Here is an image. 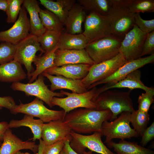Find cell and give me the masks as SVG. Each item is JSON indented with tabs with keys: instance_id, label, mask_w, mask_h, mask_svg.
<instances>
[{
	"instance_id": "obj_2",
	"label": "cell",
	"mask_w": 154,
	"mask_h": 154,
	"mask_svg": "<svg viewBox=\"0 0 154 154\" xmlns=\"http://www.w3.org/2000/svg\"><path fill=\"white\" fill-rule=\"evenodd\" d=\"M131 90L123 91L110 89L99 94L94 99L97 110H109L112 114L110 120L113 121L123 112H131L135 110L130 96Z\"/></svg>"
},
{
	"instance_id": "obj_16",
	"label": "cell",
	"mask_w": 154,
	"mask_h": 154,
	"mask_svg": "<svg viewBox=\"0 0 154 154\" xmlns=\"http://www.w3.org/2000/svg\"><path fill=\"white\" fill-rule=\"evenodd\" d=\"M71 130L64 123L63 120H53L44 123L41 138L45 145H49L65 139H70V133Z\"/></svg>"
},
{
	"instance_id": "obj_50",
	"label": "cell",
	"mask_w": 154,
	"mask_h": 154,
	"mask_svg": "<svg viewBox=\"0 0 154 154\" xmlns=\"http://www.w3.org/2000/svg\"><path fill=\"white\" fill-rule=\"evenodd\" d=\"M1 141H0V146H1Z\"/></svg>"
},
{
	"instance_id": "obj_8",
	"label": "cell",
	"mask_w": 154,
	"mask_h": 154,
	"mask_svg": "<svg viewBox=\"0 0 154 154\" xmlns=\"http://www.w3.org/2000/svg\"><path fill=\"white\" fill-rule=\"evenodd\" d=\"M14 60L24 65L27 71V75L30 79L31 74L35 70L32 65L38 51L44 52L38 42L37 37L29 34L25 38L16 44Z\"/></svg>"
},
{
	"instance_id": "obj_4",
	"label": "cell",
	"mask_w": 154,
	"mask_h": 154,
	"mask_svg": "<svg viewBox=\"0 0 154 154\" xmlns=\"http://www.w3.org/2000/svg\"><path fill=\"white\" fill-rule=\"evenodd\" d=\"M102 87H95L82 93H70L61 90L60 92L66 97H54L52 100V104L53 106H57L62 108L66 114L78 108L96 109V106L94 100L102 92Z\"/></svg>"
},
{
	"instance_id": "obj_13",
	"label": "cell",
	"mask_w": 154,
	"mask_h": 154,
	"mask_svg": "<svg viewBox=\"0 0 154 154\" xmlns=\"http://www.w3.org/2000/svg\"><path fill=\"white\" fill-rule=\"evenodd\" d=\"M147 34L135 25L125 35L121 42L120 52L122 53L127 61L141 57Z\"/></svg>"
},
{
	"instance_id": "obj_18",
	"label": "cell",
	"mask_w": 154,
	"mask_h": 154,
	"mask_svg": "<svg viewBox=\"0 0 154 154\" xmlns=\"http://www.w3.org/2000/svg\"><path fill=\"white\" fill-rule=\"evenodd\" d=\"M55 54L54 66L59 67L68 64H81L92 65L95 64L85 49L69 50L57 49Z\"/></svg>"
},
{
	"instance_id": "obj_31",
	"label": "cell",
	"mask_w": 154,
	"mask_h": 154,
	"mask_svg": "<svg viewBox=\"0 0 154 154\" xmlns=\"http://www.w3.org/2000/svg\"><path fill=\"white\" fill-rule=\"evenodd\" d=\"M39 15L42 23L46 30L63 32L64 25L53 13L47 9H41Z\"/></svg>"
},
{
	"instance_id": "obj_37",
	"label": "cell",
	"mask_w": 154,
	"mask_h": 154,
	"mask_svg": "<svg viewBox=\"0 0 154 154\" xmlns=\"http://www.w3.org/2000/svg\"><path fill=\"white\" fill-rule=\"evenodd\" d=\"M154 90L145 92L139 95L138 99V110L148 112L151 104L154 102Z\"/></svg>"
},
{
	"instance_id": "obj_34",
	"label": "cell",
	"mask_w": 154,
	"mask_h": 154,
	"mask_svg": "<svg viewBox=\"0 0 154 154\" xmlns=\"http://www.w3.org/2000/svg\"><path fill=\"white\" fill-rule=\"evenodd\" d=\"M7 0V6L5 12L7 16V22L8 23H15L17 19L24 0Z\"/></svg>"
},
{
	"instance_id": "obj_20",
	"label": "cell",
	"mask_w": 154,
	"mask_h": 154,
	"mask_svg": "<svg viewBox=\"0 0 154 154\" xmlns=\"http://www.w3.org/2000/svg\"><path fill=\"white\" fill-rule=\"evenodd\" d=\"M51 83L50 90L53 92L56 90L66 89L73 93H82L87 91L82 84L81 80H75L67 78L60 75L55 76L44 72L42 74Z\"/></svg>"
},
{
	"instance_id": "obj_19",
	"label": "cell",
	"mask_w": 154,
	"mask_h": 154,
	"mask_svg": "<svg viewBox=\"0 0 154 154\" xmlns=\"http://www.w3.org/2000/svg\"><path fill=\"white\" fill-rule=\"evenodd\" d=\"M91 66L83 64H68L59 67L54 66L44 72L51 75H60L67 78L82 80L87 75Z\"/></svg>"
},
{
	"instance_id": "obj_23",
	"label": "cell",
	"mask_w": 154,
	"mask_h": 154,
	"mask_svg": "<svg viewBox=\"0 0 154 154\" xmlns=\"http://www.w3.org/2000/svg\"><path fill=\"white\" fill-rule=\"evenodd\" d=\"M27 74L21 64L15 60L0 65V81L17 82L25 79Z\"/></svg>"
},
{
	"instance_id": "obj_22",
	"label": "cell",
	"mask_w": 154,
	"mask_h": 154,
	"mask_svg": "<svg viewBox=\"0 0 154 154\" xmlns=\"http://www.w3.org/2000/svg\"><path fill=\"white\" fill-rule=\"evenodd\" d=\"M39 3L36 0H24L23 4L30 16V34L37 37L42 35L46 31L39 17L41 8Z\"/></svg>"
},
{
	"instance_id": "obj_6",
	"label": "cell",
	"mask_w": 154,
	"mask_h": 154,
	"mask_svg": "<svg viewBox=\"0 0 154 154\" xmlns=\"http://www.w3.org/2000/svg\"><path fill=\"white\" fill-rule=\"evenodd\" d=\"M130 112H123L113 121L106 120L102 125V135L106 137L105 142L106 143L114 139L121 140L137 138L139 135L130 126Z\"/></svg>"
},
{
	"instance_id": "obj_33",
	"label": "cell",
	"mask_w": 154,
	"mask_h": 154,
	"mask_svg": "<svg viewBox=\"0 0 154 154\" xmlns=\"http://www.w3.org/2000/svg\"><path fill=\"white\" fill-rule=\"evenodd\" d=\"M148 112H144L138 109L131 113L130 123L133 129L139 136H141L147 127L150 120Z\"/></svg>"
},
{
	"instance_id": "obj_5",
	"label": "cell",
	"mask_w": 154,
	"mask_h": 154,
	"mask_svg": "<svg viewBox=\"0 0 154 154\" xmlns=\"http://www.w3.org/2000/svg\"><path fill=\"white\" fill-rule=\"evenodd\" d=\"M123 39L112 34L88 44L85 49L94 63H98L116 56Z\"/></svg>"
},
{
	"instance_id": "obj_43",
	"label": "cell",
	"mask_w": 154,
	"mask_h": 154,
	"mask_svg": "<svg viewBox=\"0 0 154 154\" xmlns=\"http://www.w3.org/2000/svg\"><path fill=\"white\" fill-rule=\"evenodd\" d=\"M70 139H67L64 142V145L63 149L66 154H79L75 151L70 145ZM83 154H92V151H89L88 152L85 151Z\"/></svg>"
},
{
	"instance_id": "obj_7",
	"label": "cell",
	"mask_w": 154,
	"mask_h": 154,
	"mask_svg": "<svg viewBox=\"0 0 154 154\" xmlns=\"http://www.w3.org/2000/svg\"><path fill=\"white\" fill-rule=\"evenodd\" d=\"M127 60L120 52L114 57L91 65L86 76L81 80L88 90L92 84L102 80L114 73Z\"/></svg>"
},
{
	"instance_id": "obj_45",
	"label": "cell",
	"mask_w": 154,
	"mask_h": 154,
	"mask_svg": "<svg viewBox=\"0 0 154 154\" xmlns=\"http://www.w3.org/2000/svg\"><path fill=\"white\" fill-rule=\"evenodd\" d=\"M7 0H0V10L5 12L7 7Z\"/></svg>"
},
{
	"instance_id": "obj_10",
	"label": "cell",
	"mask_w": 154,
	"mask_h": 154,
	"mask_svg": "<svg viewBox=\"0 0 154 154\" xmlns=\"http://www.w3.org/2000/svg\"><path fill=\"white\" fill-rule=\"evenodd\" d=\"M10 111L13 114L21 113L38 117L44 123L58 119L63 121L66 114L63 110L57 111L48 108L42 101L37 98L28 103L16 105Z\"/></svg>"
},
{
	"instance_id": "obj_41",
	"label": "cell",
	"mask_w": 154,
	"mask_h": 154,
	"mask_svg": "<svg viewBox=\"0 0 154 154\" xmlns=\"http://www.w3.org/2000/svg\"><path fill=\"white\" fill-rule=\"evenodd\" d=\"M140 141L141 145L145 147L154 138V122L153 121L151 124L147 127L141 136Z\"/></svg>"
},
{
	"instance_id": "obj_26",
	"label": "cell",
	"mask_w": 154,
	"mask_h": 154,
	"mask_svg": "<svg viewBox=\"0 0 154 154\" xmlns=\"http://www.w3.org/2000/svg\"><path fill=\"white\" fill-rule=\"evenodd\" d=\"M109 148H113L117 154H154V151L135 142L121 140L118 143L112 141L106 143Z\"/></svg>"
},
{
	"instance_id": "obj_9",
	"label": "cell",
	"mask_w": 154,
	"mask_h": 154,
	"mask_svg": "<svg viewBox=\"0 0 154 154\" xmlns=\"http://www.w3.org/2000/svg\"><path fill=\"white\" fill-rule=\"evenodd\" d=\"M70 145L79 154H83L86 148L101 154H117L110 151L102 142V133L95 132L92 135H85L71 130L70 133Z\"/></svg>"
},
{
	"instance_id": "obj_35",
	"label": "cell",
	"mask_w": 154,
	"mask_h": 154,
	"mask_svg": "<svg viewBox=\"0 0 154 154\" xmlns=\"http://www.w3.org/2000/svg\"><path fill=\"white\" fill-rule=\"evenodd\" d=\"M131 12L133 13L154 12V0H133L129 7Z\"/></svg>"
},
{
	"instance_id": "obj_40",
	"label": "cell",
	"mask_w": 154,
	"mask_h": 154,
	"mask_svg": "<svg viewBox=\"0 0 154 154\" xmlns=\"http://www.w3.org/2000/svg\"><path fill=\"white\" fill-rule=\"evenodd\" d=\"M67 139H68L58 141L49 145H45L43 154H59L63 148L64 142Z\"/></svg>"
},
{
	"instance_id": "obj_42",
	"label": "cell",
	"mask_w": 154,
	"mask_h": 154,
	"mask_svg": "<svg viewBox=\"0 0 154 154\" xmlns=\"http://www.w3.org/2000/svg\"><path fill=\"white\" fill-rule=\"evenodd\" d=\"M13 98L10 96L0 97V106L6 108L10 111L16 105Z\"/></svg>"
},
{
	"instance_id": "obj_21",
	"label": "cell",
	"mask_w": 154,
	"mask_h": 154,
	"mask_svg": "<svg viewBox=\"0 0 154 154\" xmlns=\"http://www.w3.org/2000/svg\"><path fill=\"white\" fill-rule=\"evenodd\" d=\"M86 16L83 7L76 3L69 11L66 19L65 32L74 35L82 33V25Z\"/></svg>"
},
{
	"instance_id": "obj_3",
	"label": "cell",
	"mask_w": 154,
	"mask_h": 154,
	"mask_svg": "<svg viewBox=\"0 0 154 154\" xmlns=\"http://www.w3.org/2000/svg\"><path fill=\"white\" fill-rule=\"evenodd\" d=\"M111 7L107 15L112 34L123 39L135 25V13L129 7L133 0H110Z\"/></svg>"
},
{
	"instance_id": "obj_36",
	"label": "cell",
	"mask_w": 154,
	"mask_h": 154,
	"mask_svg": "<svg viewBox=\"0 0 154 154\" xmlns=\"http://www.w3.org/2000/svg\"><path fill=\"white\" fill-rule=\"evenodd\" d=\"M15 50V45L7 42L0 44V65L14 60Z\"/></svg>"
},
{
	"instance_id": "obj_38",
	"label": "cell",
	"mask_w": 154,
	"mask_h": 154,
	"mask_svg": "<svg viewBox=\"0 0 154 154\" xmlns=\"http://www.w3.org/2000/svg\"><path fill=\"white\" fill-rule=\"evenodd\" d=\"M135 24L142 32L148 34L154 31V19L145 20L141 17L139 13H135Z\"/></svg>"
},
{
	"instance_id": "obj_28",
	"label": "cell",
	"mask_w": 154,
	"mask_h": 154,
	"mask_svg": "<svg viewBox=\"0 0 154 154\" xmlns=\"http://www.w3.org/2000/svg\"><path fill=\"white\" fill-rule=\"evenodd\" d=\"M87 44L82 33L74 35L62 32L57 47L59 49L81 50L85 49Z\"/></svg>"
},
{
	"instance_id": "obj_15",
	"label": "cell",
	"mask_w": 154,
	"mask_h": 154,
	"mask_svg": "<svg viewBox=\"0 0 154 154\" xmlns=\"http://www.w3.org/2000/svg\"><path fill=\"white\" fill-rule=\"evenodd\" d=\"M154 62V54L137 59L127 61L114 73L108 78L91 85L89 90L97 86L105 84L108 86L114 84L124 79L130 73L147 64Z\"/></svg>"
},
{
	"instance_id": "obj_30",
	"label": "cell",
	"mask_w": 154,
	"mask_h": 154,
	"mask_svg": "<svg viewBox=\"0 0 154 154\" xmlns=\"http://www.w3.org/2000/svg\"><path fill=\"white\" fill-rule=\"evenodd\" d=\"M78 3L89 13L94 12L107 16L111 7L110 0H78Z\"/></svg>"
},
{
	"instance_id": "obj_25",
	"label": "cell",
	"mask_w": 154,
	"mask_h": 154,
	"mask_svg": "<svg viewBox=\"0 0 154 154\" xmlns=\"http://www.w3.org/2000/svg\"><path fill=\"white\" fill-rule=\"evenodd\" d=\"M40 3L55 15L64 25L68 13L76 3L75 0H40Z\"/></svg>"
},
{
	"instance_id": "obj_27",
	"label": "cell",
	"mask_w": 154,
	"mask_h": 154,
	"mask_svg": "<svg viewBox=\"0 0 154 154\" xmlns=\"http://www.w3.org/2000/svg\"><path fill=\"white\" fill-rule=\"evenodd\" d=\"M31 116L25 114L23 118L19 120L13 119L9 123V128H18L21 126L29 127L33 134V140L41 138V133L44 123L40 119H35Z\"/></svg>"
},
{
	"instance_id": "obj_14",
	"label": "cell",
	"mask_w": 154,
	"mask_h": 154,
	"mask_svg": "<svg viewBox=\"0 0 154 154\" xmlns=\"http://www.w3.org/2000/svg\"><path fill=\"white\" fill-rule=\"evenodd\" d=\"M30 25L27 12L23 5L18 18L9 29L0 32V42L15 45L29 34Z\"/></svg>"
},
{
	"instance_id": "obj_47",
	"label": "cell",
	"mask_w": 154,
	"mask_h": 154,
	"mask_svg": "<svg viewBox=\"0 0 154 154\" xmlns=\"http://www.w3.org/2000/svg\"><path fill=\"white\" fill-rule=\"evenodd\" d=\"M15 154H31L28 152H26V153L21 152L19 151L17 152Z\"/></svg>"
},
{
	"instance_id": "obj_11",
	"label": "cell",
	"mask_w": 154,
	"mask_h": 154,
	"mask_svg": "<svg viewBox=\"0 0 154 154\" xmlns=\"http://www.w3.org/2000/svg\"><path fill=\"white\" fill-rule=\"evenodd\" d=\"M82 33L87 44L112 34L107 16L94 12L89 13L84 21Z\"/></svg>"
},
{
	"instance_id": "obj_1",
	"label": "cell",
	"mask_w": 154,
	"mask_h": 154,
	"mask_svg": "<svg viewBox=\"0 0 154 154\" xmlns=\"http://www.w3.org/2000/svg\"><path fill=\"white\" fill-rule=\"evenodd\" d=\"M112 114L111 112L108 110L100 111L82 108L67 113L63 121L72 130L78 133L95 132L102 133L103 123L106 120H110Z\"/></svg>"
},
{
	"instance_id": "obj_48",
	"label": "cell",
	"mask_w": 154,
	"mask_h": 154,
	"mask_svg": "<svg viewBox=\"0 0 154 154\" xmlns=\"http://www.w3.org/2000/svg\"><path fill=\"white\" fill-rule=\"evenodd\" d=\"M59 154H66L63 148L60 152Z\"/></svg>"
},
{
	"instance_id": "obj_32",
	"label": "cell",
	"mask_w": 154,
	"mask_h": 154,
	"mask_svg": "<svg viewBox=\"0 0 154 154\" xmlns=\"http://www.w3.org/2000/svg\"><path fill=\"white\" fill-rule=\"evenodd\" d=\"M62 33L46 30L42 35L37 37L40 46L45 53L58 47Z\"/></svg>"
},
{
	"instance_id": "obj_44",
	"label": "cell",
	"mask_w": 154,
	"mask_h": 154,
	"mask_svg": "<svg viewBox=\"0 0 154 154\" xmlns=\"http://www.w3.org/2000/svg\"><path fill=\"white\" fill-rule=\"evenodd\" d=\"M9 128V123L7 122H0V141H3L5 132Z\"/></svg>"
},
{
	"instance_id": "obj_49",
	"label": "cell",
	"mask_w": 154,
	"mask_h": 154,
	"mask_svg": "<svg viewBox=\"0 0 154 154\" xmlns=\"http://www.w3.org/2000/svg\"><path fill=\"white\" fill-rule=\"evenodd\" d=\"M2 107H1V106H0V110H1L2 108Z\"/></svg>"
},
{
	"instance_id": "obj_24",
	"label": "cell",
	"mask_w": 154,
	"mask_h": 154,
	"mask_svg": "<svg viewBox=\"0 0 154 154\" xmlns=\"http://www.w3.org/2000/svg\"><path fill=\"white\" fill-rule=\"evenodd\" d=\"M141 72L138 69L133 71L128 74L124 79L117 83L110 86L105 84L103 86V91L114 88H127L130 90L140 89L145 92L154 90L153 87H148L141 81Z\"/></svg>"
},
{
	"instance_id": "obj_12",
	"label": "cell",
	"mask_w": 154,
	"mask_h": 154,
	"mask_svg": "<svg viewBox=\"0 0 154 154\" xmlns=\"http://www.w3.org/2000/svg\"><path fill=\"white\" fill-rule=\"evenodd\" d=\"M44 78L40 74L35 81L31 83L24 84L19 82H13L11 87L14 91L24 92L27 96H34L44 102L50 108L53 106L52 100L54 97H63L64 95L60 92H56L49 89L44 82Z\"/></svg>"
},
{
	"instance_id": "obj_39",
	"label": "cell",
	"mask_w": 154,
	"mask_h": 154,
	"mask_svg": "<svg viewBox=\"0 0 154 154\" xmlns=\"http://www.w3.org/2000/svg\"><path fill=\"white\" fill-rule=\"evenodd\" d=\"M154 54V31L147 34L141 56Z\"/></svg>"
},
{
	"instance_id": "obj_17",
	"label": "cell",
	"mask_w": 154,
	"mask_h": 154,
	"mask_svg": "<svg viewBox=\"0 0 154 154\" xmlns=\"http://www.w3.org/2000/svg\"><path fill=\"white\" fill-rule=\"evenodd\" d=\"M3 143L0 147V154H15L22 149H29L37 154L38 145L34 141H23L14 134L10 128L5 132Z\"/></svg>"
},
{
	"instance_id": "obj_29",
	"label": "cell",
	"mask_w": 154,
	"mask_h": 154,
	"mask_svg": "<svg viewBox=\"0 0 154 154\" xmlns=\"http://www.w3.org/2000/svg\"><path fill=\"white\" fill-rule=\"evenodd\" d=\"M56 47L51 51L45 53L42 56H36L33 62L36 66L35 70L30 74L28 83H32L37 77L48 69L54 66V62Z\"/></svg>"
},
{
	"instance_id": "obj_46",
	"label": "cell",
	"mask_w": 154,
	"mask_h": 154,
	"mask_svg": "<svg viewBox=\"0 0 154 154\" xmlns=\"http://www.w3.org/2000/svg\"><path fill=\"white\" fill-rule=\"evenodd\" d=\"M39 140V144L38 145V151L37 154H43V152L45 145L43 140L40 139Z\"/></svg>"
}]
</instances>
